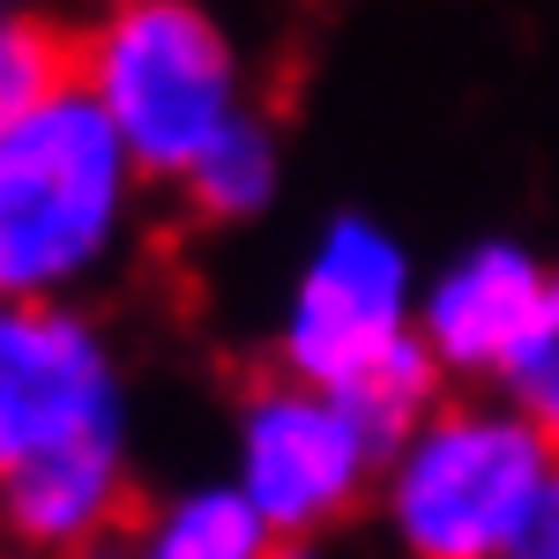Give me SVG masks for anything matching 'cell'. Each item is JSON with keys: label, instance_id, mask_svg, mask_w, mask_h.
Here are the masks:
<instances>
[{"label": "cell", "instance_id": "5bb4252c", "mask_svg": "<svg viewBox=\"0 0 559 559\" xmlns=\"http://www.w3.org/2000/svg\"><path fill=\"white\" fill-rule=\"evenodd\" d=\"M276 559H329V545H276Z\"/></svg>", "mask_w": 559, "mask_h": 559}, {"label": "cell", "instance_id": "3957f363", "mask_svg": "<svg viewBox=\"0 0 559 559\" xmlns=\"http://www.w3.org/2000/svg\"><path fill=\"white\" fill-rule=\"evenodd\" d=\"M559 455L508 395H448L403 432L373 485V530L395 559H508Z\"/></svg>", "mask_w": 559, "mask_h": 559}, {"label": "cell", "instance_id": "30bf717a", "mask_svg": "<svg viewBox=\"0 0 559 559\" xmlns=\"http://www.w3.org/2000/svg\"><path fill=\"white\" fill-rule=\"evenodd\" d=\"M75 83V31L23 0H0V134Z\"/></svg>", "mask_w": 559, "mask_h": 559}, {"label": "cell", "instance_id": "7c38bea8", "mask_svg": "<svg viewBox=\"0 0 559 559\" xmlns=\"http://www.w3.org/2000/svg\"><path fill=\"white\" fill-rule=\"evenodd\" d=\"M508 559H559V471L545 477V492H537V508L522 515V537Z\"/></svg>", "mask_w": 559, "mask_h": 559}, {"label": "cell", "instance_id": "7a4b0ae2", "mask_svg": "<svg viewBox=\"0 0 559 559\" xmlns=\"http://www.w3.org/2000/svg\"><path fill=\"white\" fill-rule=\"evenodd\" d=\"M75 90L150 187H187L224 128L254 112L239 31L202 0H112L75 31Z\"/></svg>", "mask_w": 559, "mask_h": 559}, {"label": "cell", "instance_id": "8992f818", "mask_svg": "<svg viewBox=\"0 0 559 559\" xmlns=\"http://www.w3.org/2000/svg\"><path fill=\"white\" fill-rule=\"evenodd\" d=\"M134 455V381L90 306H0V485Z\"/></svg>", "mask_w": 559, "mask_h": 559}, {"label": "cell", "instance_id": "ba28073f", "mask_svg": "<svg viewBox=\"0 0 559 559\" xmlns=\"http://www.w3.org/2000/svg\"><path fill=\"white\" fill-rule=\"evenodd\" d=\"M128 559H276V530L231 477H187L128 522Z\"/></svg>", "mask_w": 559, "mask_h": 559}, {"label": "cell", "instance_id": "52a82bcc", "mask_svg": "<svg viewBox=\"0 0 559 559\" xmlns=\"http://www.w3.org/2000/svg\"><path fill=\"white\" fill-rule=\"evenodd\" d=\"M552 321L559 269L515 231L463 239L426 269V292H418V344L455 395H492Z\"/></svg>", "mask_w": 559, "mask_h": 559}, {"label": "cell", "instance_id": "277c9868", "mask_svg": "<svg viewBox=\"0 0 559 559\" xmlns=\"http://www.w3.org/2000/svg\"><path fill=\"white\" fill-rule=\"evenodd\" d=\"M418 292H426V269L388 216L358 202L329 210L306 231L292 284L276 299V329H269L276 373L350 395L403 344H418Z\"/></svg>", "mask_w": 559, "mask_h": 559}, {"label": "cell", "instance_id": "4fadbf2b", "mask_svg": "<svg viewBox=\"0 0 559 559\" xmlns=\"http://www.w3.org/2000/svg\"><path fill=\"white\" fill-rule=\"evenodd\" d=\"M60 559H128V545L112 537V545H83V552H60Z\"/></svg>", "mask_w": 559, "mask_h": 559}, {"label": "cell", "instance_id": "5b68a950", "mask_svg": "<svg viewBox=\"0 0 559 559\" xmlns=\"http://www.w3.org/2000/svg\"><path fill=\"white\" fill-rule=\"evenodd\" d=\"M224 455V477L276 530V545H329L350 515L373 508L388 440L336 388H306L269 366L261 381L239 388Z\"/></svg>", "mask_w": 559, "mask_h": 559}, {"label": "cell", "instance_id": "6da1fadb", "mask_svg": "<svg viewBox=\"0 0 559 559\" xmlns=\"http://www.w3.org/2000/svg\"><path fill=\"white\" fill-rule=\"evenodd\" d=\"M142 194L105 112L68 83L0 134V306H83L142 239Z\"/></svg>", "mask_w": 559, "mask_h": 559}, {"label": "cell", "instance_id": "9c48e42d", "mask_svg": "<svg viewBox=\"0 0 559 559\" xmlns=\"http://www.w3.org/2000/svg\"><path fill=\"white\" fill-rule=\"evenodd\" d=\"M284 179H292V150H284V128H276V112L254 105L239 128H224L210 157L187 173L179 187V202L216 224V231H239V224H261V216L284 202Z\"/></svg>", "mask_w": 559, "mask_h": 559}, {"label": "cell", "instance_id": "8fae6325", "mask_svg": "<svg viewBox=\"0 0 559 559\" xmlns=\"http://www.w3.org/2000/svg\"><path fill=\"white\" fill-rule=\"evenodd\" d=\"M492 395H508V403L522 411V426H530V432H537V440L559 455V321H552V329H545L530 350H522L515 373L492 388Z\"/></svg>", "mask_w": 559, "mask_h": 559}]
</instances>
